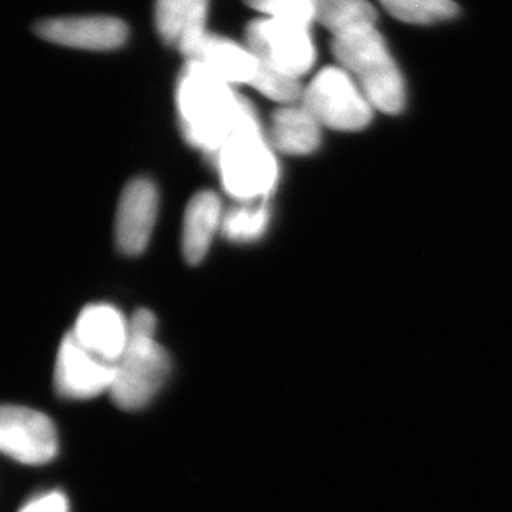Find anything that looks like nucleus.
Wrapping results in <instances>:
<instances>
[{
  "label": "nucleus",
  "mask_w": 512,
  "mask_h": 512,
  "mask_svg": "<svg viewBox=\"0 0 512 512\" xmlns=\"http://www.w3.org/2000/svg\"><path fill=\"white\" fill-rule=\"evenodd\" d=\"M176 102L184 138L214 160L236 126L242 97L203 63L188 60L179 75Z\"/></svg>",
  "instance_id": "nucleus-1"
},
{
  "label": "nucleus",
  "mask_w": 512,
  "mask_h": 512,
  "mask_svg": "<svg viewBox=\"0 0 512 512\" xmlns=\"http://www.w3.org/2000/svg\"><path fill=\"white\" fill-rule=\"evenodd\" d=\"M214 165L224 189L241 203L267 201L276 188L279 166L246 98H242L236 126L214 158Z\"/></svg>",
  "instance_id": "nucleus-2"
},
{
  "label": "nucleus",
  "mask_w": 512,
  "mask_h": 512,
  "mask_svg": "<svg viewBox=\"0 0 512 512\" xmlns=\"http://www.w3.org/2000/svg\"><path fill=\"white\" fill-rule=\"evenodd\" d=\"M170 373V355L156 342V317L140 309L130 320L128 347L115 365L112 400L121 410H141L160 393Z\"/></svg>",
  "instance_id": "nucleus-3"
},
{
  "label": "nucleus",
  "mask_w": 512,
  "mask_h": 512,
  "mask_svg": "<svg viewBox=\"0 0 512 512\" xmlns=\"http://www.w3.org/2000/svg\"><path fill=\"white\" fill-rule=\"evenodd\" d=\"M332 50L373 108L392 115L403 110L405 82L375 25L334 37Z\"/></svg>",
  "instance_id": "nucleus-4"
},
{
  "label": "nucleus",
  "mask_w": 512,
  "mask_h": 512,
  "mask_svg": "<svg viewBox=\"0 0 512 512\" xmlns=\"http://www.w3.org/2000/svg\"><path fill=\"white\" fill-rule=\"evenodd\" d=\"M302 107L332 130L358 131L372 121V103L352 75L339 67L324 68L307 85Z\"/></svg>",
  "instance_id": "nucleus-5"
},
{
  "label": "nucleus",
  "mask_w": 512,
  "mask_h": 512,
  "mask_svg": "<svg viewBox=\"0 0 512 512\" xmlns=\"http://www.w3.org/2000/svg\"><path fill=\"white\" fill-rule=\"evenodd\" d=\"M247 49L257 60L300 78L315 63V47L309 27L284 20H254L246 30Z\"/></svg>",
  "instance_id": "nucleus-6"
},
{
  "label": "nucleus",
  "mask_w": 512,
  "mask_h": 512,
  "mask_svg": "<svg viewBox=\"0 0 512 512\" xmlns=\"http://www.w3.org/2000/svg\"><path fill=\"white\" fill-rule=\"evenodd\" d=\"M0 448L17 463H50L58 453L57 428L42 411L27 406H4L0 413Z\"/></svg>",
  "instance_id": "nucleus-7"
},
{
  "label": "nucleus",
  "mask_w": 512,
  "mask_h": 512,
  "mask_svg": "<svg viewBox=\"0 0 512 512\" xmlns=\"http://www.w3.org/2000/svg\"><path fill=\"white\" fill-rule=\"evenodd\" d=\"M115 365L103 362L82 347L72 332L58 348L55 362L54 383L58 395L72 400H88L102 393H110Z\"/></svg>",
  "instance_id": "nucleus-8"
},
{
  "label": "nucleus",
  "mask_w": 512,
  "mask_h": 512,
  "mask_svg": "<svg viewBox=\"0 0 512 512\" xmlns=\"http://www.w3.org/2000/svg\"><path fill=\"white\" fill-rule=\"evenodd\" d=\"M158 216V193L148 179H135L121 194L116 213L115 237L121 252L136 256L150 242Z\"/></svg>",
  "instance_id": "nucleus-9"
},
{
  "label": "nucleus",
  "mask_w": 512,
  "mask_h": 512,
  "mask_svg": "<svg viewBox=\"0 0 512 512\" xmlns=\"http://www.w3.org/2000/svg\"><path fill=\"white\" fill-rule=\"evenodd\" d=\"M35 32L52 44L85 50H112L125 44L128 29L115 17H63L42 20Z\"/></svg>",
  "instance_id": "nucleus-10"
},
{
  "label": "nucleus",
  "mask_w": 512,
  "mask_h": 512,
  "mask_svg": "<svg viewBox=\"0 0 512 512\" xmlns=\"http://www.w3.org/2000/svg\"><path fill=\"white\" fill-rule=\"evenodd\" d=\"M73 337L103 362L116 365L130 340V322L113 305H88L78 315Z\"/></svg>",
  "instance_id": "nucleus-11"
},
{
  "label": "nucleus",
  "mask_w": 512,
  "mask_h": 512,
  "mask_svg": "<svg viewBox=\"0 0 512 512\" xmlns=\"http://www.w3.org/2000/svg\"><path fill=\"white\" fill-rule=\"evenodd\" d=\"M208 0H156V29L166 44L191 58L206 37Z\"/></svg>",
  "instance_id": "nucleus-12"
},
{
  "label": "nucleus",
  "mask_w": 512,
  "mask_h": 512,
  "mask_svg": "<svg viewBox=\"0 0 512 512\" xmlns=\"http://www.w3.org/2000/svg\"><path fill=\"white\" fill-rule=\"evenodd\" d=\"M188 60L203 63L204 67L209 68L211 72L216 73L219 78H223L231 85L232 83L251 85L259 65L256 55L252 54L247 47L211 34L204 37L198 50Z\"/></svg>",
  "instance_id": "nucleus-13"
},
{
  "label": "nucleus",
  "mask_w": 512,
  "mask_h": 512,
  "mask_svg": "<svg viewBox=\"0 0 512 512\" xmlns=\"http://www.w3.org/2000/svg\"><path fill=\"white\" fill-rule=\"evenodd\" d=\"M221 223V201L216 194L203 191L189 201L183 224V254L189 264L203 261Z\"/></svg>",
  "instance_id": "nucleus-14"
},
{
  "label": "nucleus",
  "mask_w": 512,
  "mask_h": 512,
  "mask_svg": "<svg viewBox=\"0 0 512 512\" xmlns=\"http://www.w3.org/2000/svg\"><path fill=\"white\" fill-rule=\"evenodd\" d=\"M320 126L307 108L289 105L272 115L269 140L276 150L285 155H309L319 148L322 138Z\"/></svg>",
  "instance_id": "nucleus-15"
},
{
  "label": "nucleus",
  "mask_w": 512,
  "mask_h": 512,
  "mask_svg": "<svg viewBox=\"0 0 512 512\" xmlns=\"http://www.w3.org/2000/svg\"><path fill=\"white\" fill-rule=\"evenodd\" d=\"M315 20L334 37L370 27L377 22V10L368 0H314Z\"/></svg>",
  "instance_id": "nucleus-16"
},
{
  "label": "nucleus",
  "mask_w": 512,
  "mask_h": 512,
  "mask_svg": "<svg viewBox=\"0 0 512 512\" xmlns=\"http://www.w3.org/2000/svg\"><path fill=\"white\" fill-rule=\"evenodd\" d=\"M269 216H271V209L267 206V201L242 203L224 216L221 228L224 236L231 241H256L266 232Z\"/></svg>",
  "instance_id": "nucleus-17"
},
{
  "label": "nucleus",
  "mask_w": 512,
  "mask_h": 512,
  "mask_svg": "<svg viewBox=\"0 0 512 512\" xmlns=\"http://www.w3.org/2000/svg\"><path fill=\"white\" fill-rule=\"evenodd\" d=\"M388 14L406 24H435L453 19L458 5L453 0H380Z\"/></svg>",
  "instance_id": "nucleus-18"
},
{
  "label": "nucleus",
  "mask_w": 512,
  "mask_h": 512,
  "mask_svg": "<svg viewBox=\"0 0 512 512\" xmlns=\"http://www.w3.org/2000/svg\"><path fill=\"white\" fill-rule=\"evenodd\" d=\"M251 85L262 95H266L274 102L284 103V105L297 102L304 93L299 78L292 77L289 73L262 62L257 65V72L252 78Z\"/></svg>",
  "instance_id": "nucleus-19"
},
{
  "label": "nucleus",
  "mask_w": 512,
  "mask_h": 512,
  "mask_svg": "<svg viewBox=\"0 0 512 512\" xmlns=\"http://www.w3.org/2000/svg\"><path fill=\"white\" fill-rule=\"evenodd\" d=\"M252 9L259 10L271 19L284 20L292 24L305 25L315 20L314 0H246Z\"/></svg>",
  "instance_id": "nucleus-20"
},
{
  "label": "nucleus",
  "mask_w": 512,
  "mask_h": 512,
  "mask_svg": "<svg viewBox=\"0 0 512 512\" xmlns=\"http://www.w3.org/2000/svg\"><path fill=\"white\" fill-rule=\"evenodd\" d=\"M19 512H68V499L60 491H50L29 501Z\"/></svg>",
  "instance_id": "nucleus-21"
}]
</instances>
